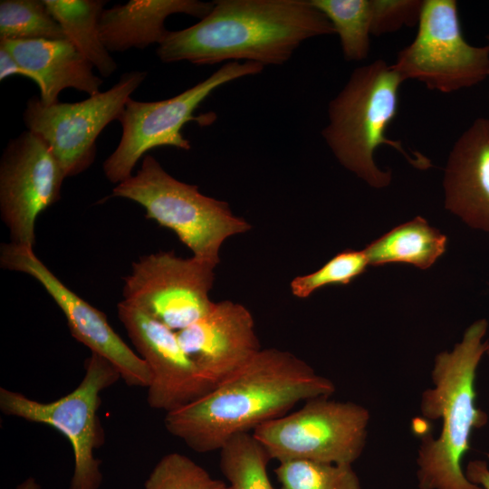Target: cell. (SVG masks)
<instances>
[{"mask_svg":"<svg viewBox=\"0 0 489 489\" xmlns=\"http://www.w3.org/2000/svg\"><path fill=\"white\" fill-rule=\"evenodd\" d=\"M334 391L332 381L294 354L262 349L205 396L166 414L164 424L190 449L207 453L287 414L302 401L331 397Z\"/></svg>","mask_w":489,"mask_h":489,"instance_id":"1","label":"cell"},{"mask_svg":"<svg viewBox=\"0 0 489 489\" xmlns=\"http://www.w3.org/2000/svg\"><path fill=\"white\" fill-rule=\"evenodd\" d=\"M207 15L169 31L156 53L165 63L252 62L282 65L306 40L335 34L310 0H216Z\"/></svg>","mask_w":489,"mask_h":489,"instance_id":"2","label":"cell"},{"mask_svg":"<svg viewBox=\"0 0 489 489\" xmlns=\"http://www.w3.org/2000/svg\"><path fill=\"white\" fill-rule=\"evenodd\" d=\"M485 319L474 321L451 351L436 355L432 369L434 387L424 391L420 409L432 420H441L436 438L425 436L418 449L417 478L419 489H483L467 479L462 461L470 449L474 429L487 422L475 407V381L478 365L487 350L483 340Z\"/></svg>","mask_w":489,"mask_h":489,"instance_id":"3","label":"cell"},{"mask_svg":"<svg viewBox=\"0 0 489 489\" xmlns=\"http://www.w3.org/2000/svg\"><path fill=\"white\" fill-rule=\"evenodd\" d=\"M403 82L391 64L376 60L356 68L328 106L322 138L341 166L374 188L386 187L392 180L391 170L379 168L374 159L382 145L392 147L417 169L433 167L426 155L387 137L398 113Z\"/></svg>","mask_w":489,"mask_h":489,"instance_id":"4","label":"cell"},{"mask_svg":"<svg viewBox=\"0 0 489 489\" xmlns=\"http://www.w3.org/2000/svg\"><path fill=\"white\" fill-rule=\"evenodd\" d=\"M111 196L139 204L147 218L172 230L193 256L216 265L225 239L252 227L235 216L226 202L203 195L196 185L176 179L148 154L137 173L117 184Z\"/></svg>","mask_w":489,"mask_h":489,"instance_id":"5","label":"cell"},{"mask_svg":"<svg viewBox=\"0 0 489 489\" xmlns=\"http://www.w3.org/2000/svg\"><path fill=\"white\" fill-rule=\"evenodd\" d=\"M84 368L79 385L67 395L50 402L0 388L3 414L49 426L70 442L74 466L69 489H100L101 485V462L95 456V451L105 441L99 417L101 395L121 379L117 369L96 353H91Z\"/></svg>","mask_w":489,"mask_h":489,"instance_id":"6","label":"cell"},{"mask_svg":"<svg viewBox=\"0 0 489 489\" xmlns=\"http://www.w3.org/2000/svg\"><path fill=\"white\" fill-rule=\"evenodd\" d=\"M264 68L252 62H229L174 97L157 101H138L130 98L118 120L122 127L120 142L102 165L107 179L119 184L129 178L138 161L155 148L190 149L189 140L182 135L184 125L195 121L206 127L216 120L215 112L194 115L202 102L220 86L259 74Z\"/></svg>","mask_w":489,"mask_h":489,"instance_id":"7","label":"cell"},{"mask_svg":"<svg viewBox=\"0 0 489 489\" xmlns=\"http://www.w3.org/2000/svg\"><path fill=\"white\" fill-rule=\"evenodd\" d=\"M369 421L368 409L359 404L319 397L252 433L270 459L279 463L310 460L352 465L364 448Z\"/></svg>","mask_w":489,"mask_h":489,"instance_id":"8","label":"cell"},{"mask_svg":"<svg viewBox=\"0 0 489 489\" xmlns=\"http://www.w3.org/2000/svg\"><path fill=\"white\" fill-rule=\"evenodd\" d=\"M391 65L404 81L451 93L488 77L489 47L465 39L455 0H424L417 34Z\"/></svg>","mask_w":489,"mask_h":489,"instance_id":"9","label":"cell"},{"mask_svg":"<svg viewBox=\"0 0 489 489\" xmlns=\"http://www.w3.org/2000/svg\"><path fill=\"white\" fill-rule=\"evenodd\" d=\"M146 77L147 72L142 71L124 72L109 90L78 102L44 105L34 95L26 101L24 123L48 144L66 177L76 176L91 166L99 135L120 119L131 94Z\"/></svg>","mask_w":489,"mask_h":489,"instance_id":"10","label":"cell"},{"mask_svg":"<svg viewBox=\"0 0 489 489\" xmlns=\"http://www.w3.org/2000/svg\"><path fill=\"white\" fill-rule=\"evenodd\" d=\"M216 266L173 251L142 256L124 278L122 301L178 331L211 310Z\"/></svg>","mask_w":489,"mask_h":489,"instance_id":"11","label":"cell"},{"mask_svg":"<svg viewBox=\"0 0 489 489\" xmlns=\"http://www.w3.org/2000/svg\"><path fill=\"white\" fill-rule=\"evenodd\" d=\"M66 175L48 144L26 129L0 159V213L11 243L34 248L37 216L61 198Z\"/></svg>","mask_w":489,"mask_h":489,"instance_id":"12","label":"cell"},{"mask_svg":"<svg viewBox=\"0 0 489 489\" xmlns=\"http://www.w3.org/2000/svg\"><path fill=\"white\" fill-rule=\"evenodd\" d=\"M0 265L29 274L42 284L59 306L72 337L109 360L130 387L148 388L151 372L145 360L110 325L107 316L68 288L36 256L34 248L2 244Z\"/></svg>","mask_w":489,"mask_h":489,"instance_id":"13","label":"cell"},{"mask_svg":"<svg viewBox=\"0 0 489 489\" xmlns=\"http://www.w3.org/2000/svg\"><path fill=\"white\" fill-rule=\"evenodd\" d=\"M118 317L150 369L149 408L168 414L214 388L182 348L176 331L123 301L118 303Z\"/></svg>","mask_w":489,"mask_h":489,"instance_id":"14","label":"cell"},{"mask_svg":"<svg viewBox=\"0 0 489 489\" xmlns=\"http://www.w3.org/2000/svg\"><path fill=\"white\" fill-rule=\"evenodd\" d=\"M177 334L186 353L213 388L262 350L252 313L232 301L214 302L208 313Z\"/></svg>","mask_w":489,"mask_h":489,"instance_id":"15","label":"cell"},{"mask_svg":"<svg viewBox=\"0 0 489 489\" xmlns=\"http://www.w3.org/2000/svg\"><path fill=\"white\" fill-rule=\"evenodd\" d=\"M445 207L489 233V118L475 119L452 146L444 170Z\"/></svg>","mask_w":489,"mask_h":489,"instance_id":"16","label":"cell"},{"mask_svg":"<svg viewBox=\"0 0 489 489\" xmlns=\"http://www.w3.org/2000/svg\"><path fill=\"white\" fill-rule=\"evenodd\" d=\"M0 46L36 76L39 98L44 105L58 102L60 92L67 88L89 96L100 92L102 79L67 39L6 40L0 41Z\"/></svg>","mask_w":489,"mask_h":489,"instance_id":"17","label":"cell"},{"mask_svg":"<svg viewBox=\"0 0 489 489\" xmlns=\"http://www.w3.org/2000/svg\"><path fill=\"white\" fill-rule=\"evenodd\" d=\"M214 2L198 0H130L104 8L100 19L103 44L110 52L145 49L166 38V19L185 14L200 20L209 14Z\"/></svg>","mask_w":489,"mask_h":489,"instance_id":"18","label":"cell"},{"mask_svg":"<svg viewBox=\"0 0 489 489\" xmlns=\"http://www.w3.org/2000/svg\"><path fill=\"white\" fill-rule=\"evenodd\" d=\"M446 236L418 216L394 227L363 250L369 265L405 263L425 270L446 252Z\"/></svg>","mask_w":489,"mask_h":489,"instance_id":"19","label":"cell"},{"mask_svg":"<svg viewBox=\"0 0 489 489\" xmlns=\"http://www.w3.org/2000/svg\"><path fill=\"white\" fill-rule=\"evenodd\" d=\"M50 13L63 29L67 40L98 70L110 77L117 63L102 43L100 19L108 1L43 0Z\"/></svg>","mask_w":489,"mask_h":489,"instance_id":"20","label":"cell"},{"mask_svg":"<svg viewBox=\"0 0 489 489\" xmlns=\"http://www.w3.org/2000/svg\"><path fill=\"white\" fill-rule=\"evenodd\" d=\"M332 24L346 62L365 60L370 51L372 0H310Z\"/></svg>","mask_w":489,"mask_h":489,"instance_id":"21","label":"cell"},{"mask_svg":"<svg viewBox=\"0 0 489 489\" xmlns=\"http://www.w3.org/2000/svg\"><path fill=\"white\" fill-rule=\"evenodd\" d=\"M220 451V469L230 489H273L267 452L253 433L232 437Z\"/></svg>","mask_w":489,"mask_h":489,"instance_id":"22","label":"cell"},{"mask_svg":"<svg viewBox=\"0 0 489 489\" xmlns=\"http://www.w3.org/2000/svg\"><path fill=\"white\" fill-rule=\"evenodd\" d=\"M67 39L43 0H1L0 41Z\"/></svg>","mask_w":489,"mask_h":489,"instance_id":"23","label":"cell"},{"mask_svg":"<svg viewBox=\"0 0 489 489\" xmlns=\"http://www.w3.org/2000/svg\"><path fill=\"white\" fill-rule=\"evenodd\" d=\"M274 474L281 489H361L349 464L291 460L279 463Z\"/></svg>","mask_w":489,"mask_h":489,"instance_id":"24","label":"cell"},{"mask_svg":"<svg viewBox=\"0 0 489 489\" xmlns=\"http://www.w3.org/2000/svg\"><path fill=\"white\" fill-rule=\"evenodd\" d=\"M144 489H230L188 456L173 452L163 455L149 475Z\"/></svg>","mask_w":489,"mask_h":489,"instance_id":"25","label":"cell"},{"mask_svg":"<svg viewBox=\"0 0 489 489\" xmlns=\"http://www.w3.org/2000/svg\"><path fill=\"white\" fill-rule=\"evenodd\" d=\"M369 261L364 250H344L319 270L295 277L291 283L292 293L298 298H307L315 291L332 284H349L362 274Z\"/></svg>","mask_w":489,"mask_h":489,"instance_id":"26","label":"cell"},{"mask_svg":"<svg viewBox=\"0 0 489 489\" xmlns=\"http://www.w3.org/2000/svg\"><path fill=\"white\" fill-rule=\"evenodd\" d=\"M371 34L394 33L418 24L424 0H372Z\"/></svg>","mask_w":489,"mask_h":489,"instance_id":"27","label":"cell"},{"mask_svg":"<svg viewBox=\"0 0 489 489\" xmlns=\"http://www.w3.org/2000/svg\"><path fill=\"white\" fill-rule=\"evenodd\" d=\"M12 75H22L37 83L36 76L24 68L7 50L0 46V81Z\"/></svg>","mask_w":489,"mask_h":489,"instance_id":"28","label":"cell"},{"mask_svg":"<svg viewBox=\"0 0 489 489\" xmlns=\"http://www.w3.org/2000/svg\"><path fill=\"white\" fill-rule=\"evenodd\" d=\"M465 474L472 483L483 489H489V467L485 461L474 460L469 462Z\"/></svg>","mask_w":489,"mask_h":489,"instance_id":"29","label":"cell"},{"mask_svg":"<svg viewBox=\"0 0 489 489\" xmlns=\"http://www.w3.org/2000/svg\"><path fill=\"white\" fill-rule=\"evenodd\" d=\"M14 489H42V487L34 477L30 476L16 485Z\"/></svg>","mask_w":489,"mask_h":489,"instance_id":"30","label":"cell"},{"mask_svg":"<svg viewBox=\"0 0 489 489\" xmlns=\"http://www.w3.org/2000/svg\"><path fill=\"white\" fill-rule=\"evenodd\" d=\"M486 354L487 356L489 357V338L487 340V350H486Z\"/></svg>","mask_w":489,"mask_h":489,"instance_id":"31","label":"cell"},{"mask_svg":"<svg viewBox=\"0 0 489 489\" xmlns=\"http://www.w3.org/2000/svg\"><path fill=\"white\" fill-rule=\"evenodd\" d=\"M486 39H487V42H488L487 45L489 47V34L486 35ZM488 76H489V72H488Z\"/></svg>","mask_w":489,"mask_h":489,"instance_id":"32","label":"cell"},{"mask_svg":"<svg viewBox=\"0 0 489 489\" xmlns=\"http://www.w3.org/2000/svg\"><path fill=\"white\" fill-rule=\"evenodd\" d=\"M230 488V487H229Z\"/></svg>","mask_w":489,"mask_h":489,"instance_id":"33","label":"cell"}]
</instances>
